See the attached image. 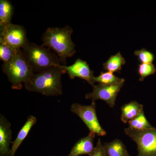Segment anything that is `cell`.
<instances>
[{"mask_svg":"<svg viewBox=\"0 0 156 156\" xmlns=\"http://www.w3.org/2000/svg\"><path fill=\"white\" fill-rule=\"evenodd\" d=\"M66 73L61 65L34 73L24 84V87L29 92H37L47 96H59L62 94V75Z\"/></svg>","mask_w":156,"mask_h":156,"instance_id":"6da1fadb","label":"cell"},{"mask_svg":"<svg viewBox=\"0 0 156 156\" xmlns=\"http://www.w3.org/2000/svg\"><path fill=\"white\" fill-rule=\"evenodd\" d=\"M73 32L69 26L62 28L48 27L42 36V46L53 50L62 66H66L67 58L76 53V45L72 39Z\"/></svg>","mask_w":156,"mask_h":156,"instance_id":"7a4b0ae2","label":"cell"},{"mask_svg":"<svg viewBox=\"0 0 156 156\" xmlns=\"http://www.w3.org/2000/svg\"><path fill=\"white\" fill-rule=\"evenodd\" d=\"M23 55L34 73L62 65L58 56L50 48L28 41L21 49Z\"/></svg>","mask_w":156,"mask_h":156,"instance_id":"3957f363","label":"cell"},{"mask_svg":"<svg viewBox=\"0 0 156 156\" xmlns=\"http://www.w3.org/2000/svg\"><path fill=\"white\" fill-rule=\"evenodd\" d=\"M3 73L8 77L13 89L20 90L34 75L33 70L19 50L14 58L9 62L3 63L2 66Z\"/></svg>","mask_w":156,"mask_h":156,"instance_id":"277c9868","label":"cell"},{"mask_svg":"<svg viewBox=\"0 0 156 156\" xmlns=\"http://www.w3.org/2000/svg\"><path fill=\"white\" fill-rule=\"evenodd\" d=\"M124 132L136 143L137 156H156V128L137 130L128 127Z\"/></svg>","mask_w":156,"mask_h":156,"instance_id":"5b68a950","label":"cell"},{"mask_svg":"<svg viewBox=\"0 0 156 156\" xmlns=\"http://www.w3.org/2000/svg\"><path fill=\"white\" fill-rule=\"evenodd\" d=\"M96 108L95 101H92L89 105H82L75 103L72 105L70 111L80 118L90 132L95 133L98 136H105L106 132L102 128L98 121Z\"/></svg>","mask_w":156,"mask_h":156,"instance_id":"8992f818","label":"cell"},{"mask_svg":"<svg viewBox=\"0 0 156 156\" xmlns=\"http://www.w3.org/2000/svg\"><path fill=\"white\" fill-rule=\"evenodd\" d=\"M0 43L20 50L29 41L23 26L11 23L0 27Z\"/></svg>","mask_w":156,"mask_h":156,"instance_id":"52a82bcc","label":"cell"},{"mask_svg":"<svg viewBox=\"0 0 156 156\" xmlns=\"http://www.w3.org/2000/svg\"><path fill=\"white\" fill-rule=\"evenodd\" d=\"M124 83L114 85L98 84L93 87V91L86 94L85 97L92 101L98 100L104 101L111 108L115 105L118 94L124 85Z\"/></svg>","mask_w":156,"mask_h":156,"instance_id":"ba28073f","label":"cell"},{"mask_svg":"<svg viewBox=\"0 0 156 156\" xmlns=\"http://www.w3.org/2000/svg\"><path fill=\"white\" fill-rule=\"evenodd\" d=\"M62 66L66 70L71 80L78 77L87 81L92 87L95 85L94 72L90 68L87 62L79 58L72 65Z\"/></svg>","mask_w":156,"mask_h":156,"instance_id":"9c48e42d","label":"cell"},{"mask_svg":"<svg viewBox=\"0 0 156 156\" xmlns=\"http://www.w3.org/2000/svg\"><path fill=\"white\" fill-rule=\"evenodd\" d=\"M12 132L9 120L0 115V156H12L10 148Z\"/></svg>","mask_w":156,"mask_h":156,"instance_id":"30bf717a","label":"cell"},{"mask_svg":"<svg viewBox=\"0 0 156 156\" xmlns=\"http://www.w3.org/2000/svg\"><path fill=\"white\" fill-rule=\"evenodd\" d=\"M96 135L95 133L90 132L87 136L79 140L72 148L67 156L91 155L95 150L94 141Z\"/></svg>","mask_w":156,"mask_h":156,"instance_id":"8fae6325","label":"cell"},{"mask_svg":"<svg viewBox=\"0 0 156 156\" xmlns=\"http://www.w3.org/2000/svg\"><path fill=\"white\" fill-rule=\"evenodd\" d=\"M36 118L33 115L29 116L26 122L20 129L15 140L12 143L11 156H14L18 148L27 136L32 128L36 124Z\"/></svg>","mask_w":156,"mask_h":156,"instance_id":"7c38bea8","label":"cell"},{"mask_svg":"<svg viewBox=\"0 0 156 156\" xmlns=\"http://www.w3.org/2000/svg\"><path fill=\"white\" fill-rule=\"evenodd\" d=\"M143 105L136 101H133L121 107V119L123 123H128L144 110Z\"/></svg>","mask_w":156,"mask_h":156,"instance_id":"4fadbf2b","label":"cell"},{"mask_svg":"<svg viewBox=\"0 0 156 156\" xmlns=\"http://www.w3.org/2000/svg\"><path fill=\"white\" fill-rule=\"evenodd\" d=\"M104 148L106 156H130L126 146L119 139L105 143Z\"/></svg>","mask_w":156,"mask_h":156,"instance_id":"5bb4252c","label":"cell"},{"mask_svg":"<svg viewBox=\"0 0 156 156\" xmlns=\"http://www.w3.org/2000/svg\"><path fill=\"white\" fill-rule=\"evenodd\" d=\"M14 8L11 2L8 0L0 1V27L12 23Z\"/></svg>","mask_w":156,"mask_h":156,"instance_id":"9a60e30c","label":"cell"},{"mask_svg":"<svg viewBox=\"0 0 156 156\" xmlns=\"http://www.w3.org/2000/svg\"><path fill=\"white\" fill-rule=\"evenodd\" d=\"M126 60L120 52L112 55L103 64V69L112 73L119 72L122 69V66L126 64Z\"/></svg>","mask_w":156,"mask_h":156,"instance_id":"2e32d148","label":"cell"},{"mask_svg":"<svg viewBox=\"0 0 156 156\" xmlns=\"http://www.w3.org/2000/svg\"><path fill=\"white\" fill-rule=\"evenodd\" d=\"M94 81L95 83L107 85H114L125 82V79L118 77L114 75L113 73L110 72H101L99 76L95 77Z\"/></svg>","mask_w":156,"mask_h":156,"instance_id":"e0dca14e","label":"cell"},{"mask_svg":"<svg viewBox=\"0 0 156 156\" xmlns=\"http://www.w3.org/2000/svg\"><path fill=\"white\" fill-rule=\"evenodd\" d=\"M129 128L137 130H142L153 128L146 117L144 110L133 119L128 122Z\"/></svg>","mask_w":156,"mask_h":156,"instance_id":"ac0fdd59","label":"cell"},{"mask_svg":"<svg viewBox=\"0 0 156 156\" xmlns=\"http://www.w3.org/2000/svg\"><path fill=\"white\" fill-rule=\"evenodd\" d=\"M19 50L4 43H0V59L3 63L9 62L14 58Z\"/></svg>","mask_w":156,"mask_h":156,"instance_id":"d6986e66","label":"cell"},{"mask_svg":"<svg viewBox=\"0 0 156 156\" xmlns=\"http://www.w3.org/2000/svg\"><path fill=\"white\" fill-rule=\"evenodd\" d=\"M156 72V69L152 63H141L139 65L138 73L140 77L139 81L143 82L147 77L152 75Z\"/></svg>","mask_w":156,"mask_h":156,"instance_id":"ffe728a7","label":"cell"},{"mask_svg":"<svg viewBox=\"0 0 156 156\" xmlns=\"http://www.w3.org/2000/svg\"><path fill=\"white\" fill-rule=\"evenodd\" d=\"M134 54L137 56L138 61L141 63H152L154 60L155 56L153 53L144 48L136 50Z\"/></svg>","mask_w":156,"mask_h":156,"instance_id":"44dd1931","label":"cell"},{"mask_svg":"<svg viewBox=\"0 0 156 156\" xmlns=\"http://www.w3.org/2000/svg\"><path fill=\"white\" fill-rule=\"evenodd\" d=\"M90 156H106L104 148V144L101 143L100 138H98L95 150Z\"/></svg>","mask_w":156,"mask_h":156,"instance_id":"7402d4cb","label":"cell"}]
</instances>
